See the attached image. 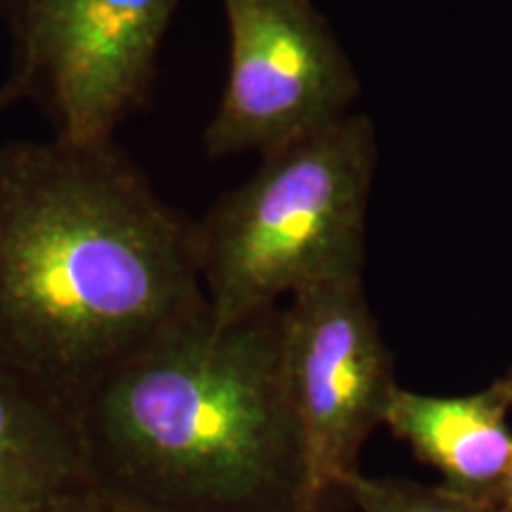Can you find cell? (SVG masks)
<instances>
[{
    "label": "cell",
    "instance_id": "6",
    "mask_svg": "<svg viewBox=\"0 0 512 512\" xmlns=\"http://www.w3.org/2000/svg\"><path fill=\"white\" fill-rule=\"evenodd\" d=\"M221 3L230 57L219 107L204 128L207 157H264L354 114L356 67L313 0Z\"/></svg>",
    "mask_w": 512,
    "mask_h": 512
},
{
    "label": "cell",
    "instance_id": "13",
    "mask_svg": "<svg viewBox=\"0 0 512 512\" xmlns=\"http://www.w3.org/2000/svg\"><path fill=\"white\" fill-rule=\"evenodd\" d=\"M8 110V102H5V98H3V91H0V117H3V112ZM3 140H0V150H3Z\"/></svg>",
    "mask_w": 512,
    "mask_h": 512
},
{
    "label": "cell",
    "instance_id": "1",
    "mask_svg": "<svg viewBox=\"0 0 512 512\" xmlns=\"http://www.w3.org/2000/svg\"><path fill=\"white\" fill-rule=\"evenodd\" d=\"M209 313L192 221L114 140L0 150V361L76 413L88 394Z\"/></svg>",
    "mask_w": 512,
    "mask_h": 512
},
{
    "label": "cell",
    "instance_id": "4",
    "mask_svg": "<svg viewBox=\"0 0 512 512\" xmlns=\"http://www.w3.org/2000/svg\"><path fill=\"white\" fill-rule=\"evenodd\" d=\"M181 0H0L12 41L5 102H31L53 136L114 140L147 102Z\"/></svg>",
    "mask_w": 512,
    "mask_h": 512
},
{
    "label": "cell",
    "instance_id": "7",
    "mask_svg": "<svg viewBox=\"0 0 512 512\" xmlns=\"http://www.w3.org/2000/svg\"><path fill=\"white\" fill-rule=\"evenodd\" d=\"M512 411L503 377L472 394L437 396L396 389L384 427L441 475V489L501 510L512 467Z\"/></svg>",
    "mask_w": 512,
    "mask_h": 512
},
{
    "label": "cell",
    "instance_id": "5",
    "mask_svg": "<svg viewBox=\"0 0 512 512\" xmlns=\"http://www.w3.org/2000/svg\"><path fill=\"white\" fill-rule=\"evenodd\" d=\"M283 361L304 448V512H347L363 446L384 425L399 389L363 278L287 299Z\"/></svg>",
    "mask_w": 512,
    "mask_h": 512
},
{
    "label": "cell",
    "instance_id": "2",
    "mask_svg": "<svg viewBox=\"0 0 512 512\" xmlns=\"http://www.w3.org/2000/svg\"><path fill=\"white\" fill-rule=\"evenodd\" d=\"M76 415L102 496L162 512H304L283 306L230 325L190 320L105 377Z\"/></svg>",
    "mask_w": 512,
    "mask_h": 512
},
{
    "label": "cell",
    "instance_id": "10",
    "mask_svg": "<svg viewBox=\"0 0 512 512\" xmlns=\"http://www.w3.org/2000/svg\"><path fill=\"white\" fill-rule=\"evenodd\" d=\"M81 512H162V510H152V508H145V505L126 503V501H117V498L95 494L93 501L88 503Z\"/></svg>",
    "mask_w": 512,
    "mask_h": 512
},
{
    "label": "cell",
    "instance_id": "11",
    "mask_svg": "<svg viewBox=\"0 0 512 512\" xmlns=\"http://www.w3.org/2000/svg\"><path fill=\"white\" fill-rule=\"evenodd\" d=\"M501 512H512V467H510V475H508V482H505V489H503V501H501Z\"/></svg>",
    "mask_w": 512,
    "mask_h": 512
},
{
    "label": "cell",
    "instance_id": "8",
    "mask_svg": "<svg viewBox=\"0 0 512 512\" xmlns=\"http://www.w3.org/2000/svg\"><path fill=\"white\" fill-rule=\"evenodd\" d=\"M95 494L79 415L0 361V512H81Z\"/></svg>",
    "mask_w": 512,
    "mask_h": 512
},
{
    "label": "cell",
    "instance_id": "12",
    "mask_svg": "<svg viewBox=\"0 0 512 512\" xmlns=\"http://www.w3.org/2000/svg\"><path fill=\"white\" fill-rule=\"evenodd\" d=\"M503 382H505V389H508V396H510V406H512V373H508L503 377Z\"/></svg>",
    "mask_w": 512,
    "mask_h": 512
},
{
    "label": "cell",
    "instance_id": "3",
    "mask_svg": "<svg viewBox=\"0 0 512 512\" xmlns=\"http://www.w3.org/2000/svg\"><path fill=\"white\" fill-rule=\"evenodd\" d=\"M377 157L373 119L354 112L268 152L192 221L211 320L238 323L309 287L363 278Z\"/></svg>",
    "mask_w": 512,
    "mask_h": 512
},
{
    "label": "cell",
    "instance_id": "9",
    "mask_svg": "<svg viewBox=\"0 0 512 512\" xmlns=\"http://www.w3.org/2000/svg\"><path fill=\"white\" fill-rule=\"evenodd\" d=\"M351 510L358 512H501L470 503L441 489L406 477H373L358 472L349 484Z\"/></svg>",
    "mask_w": 512,
    "mask_h": 512
}]
</instances>
